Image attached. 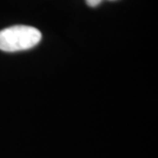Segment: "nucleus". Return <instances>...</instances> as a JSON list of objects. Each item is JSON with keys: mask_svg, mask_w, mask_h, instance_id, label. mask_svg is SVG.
Instances as JSON below:
<instances>
[{"mask_svg": "<svg viewBox=\"0 0 158 158\" xmlns=\"http://www.w3.org/2000/svg\"><path fill=\"white\" fill-rule=\"evenodd\" d=\"M41 40V32L34 27L17 25L0 31V49L14 52L36 46Z\"/></svg>", "mask_w": 158, "mask_h": 158, "instance_id": "obj_1", "label": "nucleus"}, {"mask_svg": "<svg viewBox=\"0 0 158 158\" xmlns=\"http://www.w3.org/2000/svg\"><path fill=\"white\" fill-rule=\"evenodd\" d=\"M102 1H103V0H85L86 4H87L88 6H91V7L98 6ZM110 1H114V0H110Z\"/></svg>", "mask_w": 158, "mask_h": 158, "instance_id": "obj_2", "label": "nucleus"}]
</instances>
